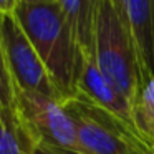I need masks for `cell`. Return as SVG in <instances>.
<instances>
[{"instance_id":"8992f818","label":"cell","mask_w":154,"mask_h":154,"mask_svg":"<svg viewBox=\"0 0 154 154\" xmlns=\"http://www.w3.org/2000/svg\"><path fill=\"white\" fill-rule=\"evenodd\" d=\"M73 98L91 103L113 114H118L124 119L133 121V106H131V103L106 80V76L98 68L94 57L81 60V68L80 73H78Z\"/></svg>"},{"instance_id":"5b68a950","label":"cell","mask_w":154,"mask_h":154,"mask_svg":"<svg viewBox=\"0 0 154 154\" xmlns=\"http://www.w3.org/2000/svg\"><path fill=\"white\" fill-rule=\"evenodd\" d=\"M136 53L141 85L154 73V0H118Z\"/></svg>"},{"instance_id":"8fae6325","label":"cell","mask_w":154,"mask_h":154,"mask_svg":"<svg viewBox=\"0 0 154 154\" xmlns=\"http://www.w3.org/2000/svg\"><path fill=\"white\" fill-rule=\"evenodd\" d=\"M18 0H0V18L7 17V15H14L17 10Z\"/></svg>"},{"instance_id":"277c9868","label":"cell","mask_w":154,"mask_h":154,"mask_svg":"<svg viewBox=\"0 0 154 154\" xmlns=\"http://www.w3.org/2000/svg\"><path fill=\"white\" fill-rule=\"evenodd\" d=\"M0 38L12 78L18 91L38 93L58 101H65L48 75L43 61L20 27L15 14L0 18Z\"/></svg>"},{"instance_id":"6da1fadb","label":"cell","mask_w":154,"mask_h":154,"mask_svg":"<svg viewBox=\"0 0 154 154\" xmlns=\"http://www.w3.org/2000/svg\"><path fill=\"white\" fill-rule=\"evenodd\" d=\"M15 17L63 100H71L83 57L75 45L60 2L18 0Z\"/></svg>"},{"instance_id":"7a4b0ae2","label":"cell","mask_w":154,"mask_h":154,"mask_svg":"<svg viewBox=\"0 0 154 154\" xmlns=\"http://www.w3.org/2000/svg\"><path fill=\"white\" fill-rule=\"evenodd\" d=\"M94 61L106 80L133 106L141 88V75L118 0H98Z\"/></svg>"},{"instance_id":"ba28073f","label":"cell","mask_w":154,"mask_h":154,"mask_svg":"<svg viewBox=\"0 0 154 154\" xmlns=\"http://www.w3.org/2000/svg\"><path fill=\"white\" fill-rule=\"evenodd\" d=\"M35 144L17 109H0V154H33Z\"/></svg>"},{"instance_id":"7c38bea8","label":"cell","mask_w":154,"mask_h":154,"mask_svg":"<svg viewBox=\"0 0 154 154\" xmlns=\"http://www.w3.org/2000/svg\"><path fill=\"white\" fill-rule=\"evenodd\" d=\"M35 144V143H33ZM33 154H50L48 151H45L42 146H38V144H35V149H33Z\"/></svg>"},{"instance_id":"30bf717a","label":"cell","mask_w":154,"mask_h":154,"mask_svg":"<svg viewBox=\"0 0 154 154\" xmlns=\"http://www.w3.org/2000/svg\"><path fill=\"white\" fill-rule=\"evenodd\" d=\"M17 100L18 90L14 83L0 38V109H17Z\"/></svg>"},{"instance_id":"9c48e42d","label":"cell","mask_w":154,"mask_h":154,"mask_svg":"<svg viewBox=\"0 0 154 154\" xmlns=\"http://www.w3.org/2000/svg\"><path fill=\"white\" fill-rule=\"evenodd\" d=\"M133 121L141 133L154 139V73L137 91L133 104Z\"/></svg>"},{"instance_id":"52a82bcc","label":"cell","mask_w":154,"mask_h":154,"mask_svg":"<svg viewBox=\"0 0 154 154\" xmlns=\"http://www.w3.org/2000/svg\"><path fill=\"white\" fill-rule=\"evenodd\" d=\"M58 2L81 57H94L98 0H58Z\"/></svg>"},{"instance_id":"3957f363","label":"cell","mask_w":154,"mask_h":154,"mask_svg":"<svg viewBox=\"0 0 154 154\" xmlns=\"http://www.w3.org/2000/svg\"><path fill=\"white\" fill-rule=\"evenodd\" d=\"M17 113L33 143L50 154H86L63 101L38 93L18 91Z\"/></svg>"}]
</instances>
